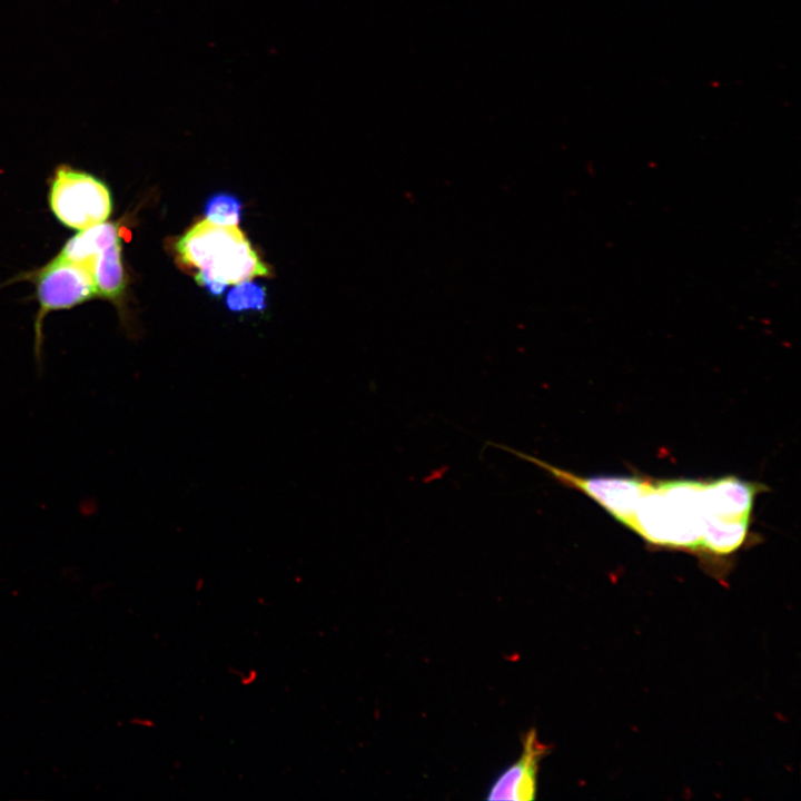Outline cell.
<instances>
[{
    "label": "cell",
    "mask_w": 801,
    "mask_h": 801,
    "mask_svg": "<svg viewBox=\"0 0 801 801\" xmlns=\"http://www.w3.org/2000/svg\"><path fill=\"white\" fill-rule=\"evenodd\" d=\"M550 746L540 741L535 729L522 738L518 759L507 765L493 781L487 800L530 801L536 798L540 763Z\"/></svg>",
    "instance_id": "6"
},
{
    "label": "cell",
    "mask_w": 801,
    "mask_h": 801,
    "mask_svg": "<svg viewBox=\"0 0 801 801\" xmlns=\"http://www.w3.org/2000/svg\"><path fill=\"white\" fill-rule=\"evenodd\" d=\"M83 269L90 275L98 297L119 301L127 286L121 237L103 246Z\"/></svg>",
    "instance_id": "8"
},
{
    "label": "cell",
    "mask_w": 801,
    "mask_h": 801,
    "mask_svg": "<svg viewBox=\"0 0 801 801\" xmlns=\"http://www.w3.org/2000/svg\"><path fill=\"white\" fill-rule=\"evenodd\" d=\"M704 481L647 478L630 530L650 544L700 552Z\"/></svg>",
    "instance_id": "2"
},
{
    "label": "cell",
    "mask_w": 801,
    "mask_h": 801,
    "mask_svg": "<svg viewBox=\"0 0 801 801\" xmlns=\"http://www.w3.org/2000/svg\"><path fill=\"white\" fill-rule=\"evenodd\" d=\"M36 287L39 312L36 317V356L40 357L42 320L48 313L69 309L97 297L90 275L80 266L52 258L39 269L22 276Z\"/></svg>",
    "instance_id": "5"
},
{
    "label": "cell",
    "mask_w": 801,
    "mask_h": 801,
    "mask_svg": "<svg viewBox=\"0 0 801 801\" xmlns=\"http://www.w3.org/2000/svg\"><path fill=\"white\" fill-rule=\"evenodd\" d=\"M176 251L185 266L197 268L195 280L214 296L228 285L270 273L237 225L198 221L178 238Z\"/></svg>",
    "instance_id": "1"
},
{
    "label": "cell",
    "mask_w": 801,
    "mask_h": 801,
    "mask_svg": "<svg viewBox=\"0 0 801 801\" xmlns=\"http://www.w3.org/2000/svg\"><path fill=\"white\" fill-rule=\"evenodd\" d=\"M491 444L538 466L560 484L585 494L617 522L630 528L647 478L640 476H581L502 444Z\"/></svg>",
    "instance_id": "4"
},
{
    "label": "cell",
    "mask_w": 801,
    "mask_h": 801,
    "mask_svg": "<svg viewBox=\"0 0 801 801\" xmlns=\"http://www.w3.org/2000/svg\"><path fill=\"white\" fill-rule=\"evenodd\" d=\"M763 486L729 475L704 481L703 515L724 518H750L756 494Z\"/></svg>",
    "instance_id": "7"
},
{
    "label": "cell",
    "mask_w": 801,
    "mask_h": 801,
    "mask_svg": "<svg viewBox=\"0 0 801 801\" xmlns=\"http://www.w3.org/2000/svg\"><path fill=\"white\" fill-rule=\"evenodd\" d=\"M226 306L230 312H260L266 308V288L251 280H245L235 286L226 296Z\"/></svg>",
    "instance_id": "10"
},
{
    "label": "cell",
    "mask_w": 801,
    "mask_h": 801,
    "mask_svg": "<svg viewBox=\"0 0 801 801\" xmlns=\"http://www.w3.org/2000/svg\"><path fill=\"white\" fill-rule=\"evenodd\" d=\"M48 201L57 220L76 230L106 221L113 206L111 192L102 180L67 165L56 168Z\"/></svg>",
    "instance_id": "3"
},
{
    "label": "cell",
    "mask_w": 801,
    "mask_h": 801,
    "mask_svg": "<svg viewBox=\"0 0 801 801\" xmlns=\"http://www.w3.org/2000/svg\"><path fill=\"white\" fill-rule=\"evenodd\" d=\"M204 211L206 219L214 224L235 226L241 219L243 205L235 195L217 192L206 200Z\"/></svg>",
    "instance_id": "11"
},
{
    "label": "cell",
    "mask_w": 801,
    "mask_h": 801,
    "mask_svg": "<svg viewBox=\"0 0 801 801\" xmlns=\"http://www.w3.org/2000/svg\"><path fill=\"white\" fill-rule=\"evenodd\" d=\"M750 518H724L703 515L700 552L728 555L746 540Z\"/></svg>",
    "instance_id": "9"
}]
</instances>
